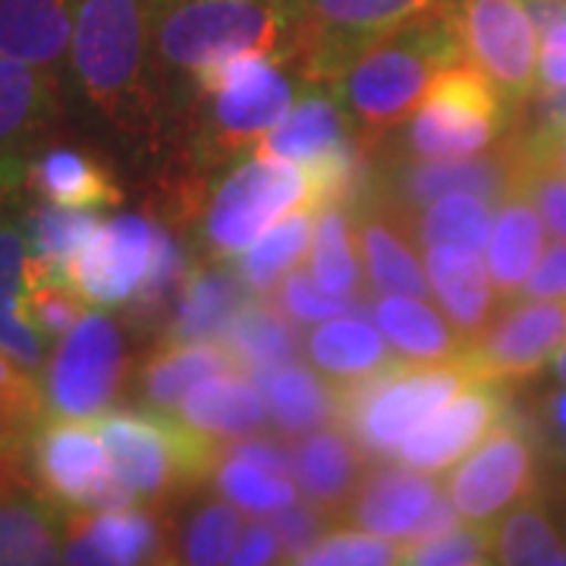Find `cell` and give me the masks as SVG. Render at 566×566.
Listing matches in <instances>:
<instances>
[{
    "label": "cell",
    "instance_id": "1",
    "mask_svg": "<svg viewBox=\"0 0 566 566\" xmlns=\"http://www.w3.org/2000/svg\"><path fill=\"white\" fill-rule=\"evenodd\" d=\"M463 61L444 10L356 51L327 82L365 148H378L424 102L434 76Z\"/></svg>",
    "mask_w": 566,
    "mask_h": 566
},
{
    "label": "cell",
    "instance_id": "2",
    "mask_svg": "<svg viewBox=\"0 0 566 566\" xmlns=\"http://www.w3.org/2000/svg\"><path fill=\"white\" fill-rule=\"evenodd\" d=\"M151 10L155 0H76V82L85 102L126 136H148L158 126L148 61Z\"/></svg>",
    "mask_w": 566,
    "mask_h": 566
},
{
    "label": "cell",
    "instance_id": "3",
    "mask_svg": "<svg viewBox=\"0 0 566 566\" xmlns=\"http://www.w3.org/2000/svg\"><path fill=\"white\" fill-rule=\"evenodd\" d=\"M290 0H155L151 51L161 70L199 73L240 54H290Z\"/></svg>",
    "mask_w": 566,
    "mask_h": 566
},
{
    "label": "cell",
    "instance_id": "4",
    "mask_svg": "<svg viewBox=\"0 0 566 566\" xmlns=\"http://www.w3.org/2000/svg\"><path fill=\"white\" fill-rule=\"evenodd\" d=\"M95 431L136 501L158 510L208 485L221 460L214 438L151 406L104 409Z\"/></svg>",
    "mask_w": 566,
    "mask_h": 566
},
{
    "label": "cell",
    "instance_id": "5",
    "mask_svg": "<svg viewBox=\"0 0 566 566\" xmlns=\"http://www.w3.org/2000/svg\"><path fill=\"white\" fill-rule=\"evenodd\" d=\"M469 381H475V375L463 356L434 365L394 359L363 381L340 387V422L368 460H390L406 438Z\"/></svg>",
    "mask_w": 566,
    "mask_h": 566
},
{
    "label": "cell",
    "instance_id": "6",
    "mask_svg": "<svg viewBox=\"0 0 566 566\" xmlns=\"http://www.w3.org/2000/svg\"><path fill=\"white\" fill-rule=\"evenodd\" d=\"M513 107L469 61L444 66L381 158H460L501 145Z\"/></svg>",
    "mask_w": 566,
    "mask_h": 566
},
{
    "label": "cell",
    "instance_id": "7",
    "mask_svg": "<svg viewBox=\"0 0 566 566\" xmlns=\"http://www.w3.org/2000/svg\"><path fill=\"white\" fill-rule=\"evenodd\" d=\"M290 54H240L196 73L199 95H211L208 148L218 158H233L255 145L293 107Z\"/></svg>",
    "mask_w": 566,
    "mask_h": 566
},
{
    "label": "cell",
    "instance_id": "8",
    "mask_svg": "<svg viewBox=\"0 0 566 566\" xmlns=\"http://www.w3.org/2000/svg\"><path fill=\"white\" fill-rule=\"evenodd\" d=\"M296 32L290 57L300 76L327 85L356 51L444 10L447 0H290Z\"/></svg>",
    "mask_w": 566,
    "mask_h": 566
},
{
    "label": "cell",
    "instance_id": "9",
    "mask_svg": "<svg viewBox=\"0 0 566 566\" xmlns=\"http://www.w3.org/2000/svg\"><path fill=\"white\" fill-rule=\"evenodd\" d=\"M447 497L463 523L491 526L542 491V460L526 416L516 409L463 460L450 465Z\"/></svg>",
    "mask_w": 566,
    "mask_h": 566
},
{
    "label": "cell",
    "instance_id": "10",
    "mask_svg": "<svg viewBox=\"0 0 566 566\" xmlns=\"http://www.w3.org/2000/svg\"><path fill=\"white\" fill-rule=\"evenodd\" d=\"M308 199V180L303 167L293 161L255 151L252 161L240 164L208 199L202 218L205 255L214 262H230L255 237L286 211L300 208Z\"/></svg>",
    "mask_w": 566,
    "mask_h": 566
},
{
    "label": "cell",
    "instance_id": "11",
    "mask_svg": "<svg viewBox=\"0 0 566 566\" xmlns=\"http://www.w3.org/2000/svg\"><path fill=\"white\" fill-rule=\"evenodd\" d=\"M447 22L469 61L520 111L535 95L538 29L526 0H447Z\"/></svg>",
    "mask_w": 566,
    "mask_h": 566
},
{
    "label": "cell",
    "instance_id": "12",
    "mask_svg": "<svg viewBox=\"0 0 566 566\" xmlns=\"http://www.w3.org/2000/svg\"><path fill=\"white\" fill-rule=\"evenodd\" d=\"M516 142L460 158H381V164H371V180L359 205L378 202L403 218L447 192H475L497 205L516 189Z\"/></svg>",
    "mask_w": 566,
    "mask_h": 566
},
{
    "label": "cell",
    "instance_id": "13",
    "mask_svg": "<svg viewBox=\"0 0 566 566\" xmlns=\"http://www.w3.org/2000/svg\"><path fill=\"white\" fill-rule=\"evenodd\" d=\"M129 378V359L117 324L102 312H85L63 334L44 371V400L57 419H95L117 400Z\"/></svg>",
    "mask_w": 566,
    "mask_h": 566
},
{
    "label": "cell",
    "instance_id": "14",
    "mask_svg": "<svg viewBox=\"0 0 566 566\" xmlns=\"http://www.w3.org/2000/svg\"><path fill=\"white\" fill-rule=\"evenodd\" d=\"M32 472L41 494L61 510H120L136 504V494L111 463L98 431L76 419L41 422L32 438Z\"/></svg>",
    "mask_w": 566,
    "mask_h": 566
},
{
    "label": "cell",
    "instance_id": "15",
    "mask_svg": "<svg viewBox=\"0 0 566 566\" xmlns=\"http://www.w3.org/2000/svg\"><path fill=\"white\" fill-rule=\"evenodd\" d=\"M566 344V300H513L465 344L463 363L475 378L520 381L542 371Z\"/></svg>",
    "mask_w": 566,
    "mask_h": 566
},
{
    "label": "cell",
    "instance_id": "16",
    "mask_svg": "<svg viewBox=\"0 0 566 566\" xmlns=\"http://www.w3.org/2000/svg\"><path fill=\"white\" fill-rule=\"evenodd\" d=\"M510 412H513V403H510L504 381L475 378L453 400H447L431 419H424L400 444L397 457L428 475L447 472L450 465L460 463L472 447L482 444Z\"/></svg>",
    "mask_w": 566,
    "mask_h": 566
},
{
    "label": "cell",
    "instance_id": "17",
    "mask_svg": "<svg viewBox=\"0 0 566 566\" xmlns=\"http://www.w3.org/2000/svg\"><path fill=\"white\" fill-rule=\"evenodd\" d=\"M174 542L164 510H80L63 523V564H170Z\"/></svg>",
    "mask_w": 566,
    "mask_h": 566
},
{
    "label": "cell",
    "instance_id": "18",
    "mask_svg": "<svg viewBox=\"0 0 566 566\" xmlns=\"http://www.w3.org/2000/svg\"><path fill=\"white\" fill-rule=\"evenodd\" d=\"M151 252L155 221L142 214H120L102 223L82 245L80 255L70 264V283L85 303L102 308L126 305L145 281Z\"/></svg>",
    "mask_w": 566,
    "mask_h": 566
},
{
    "label": "cell",
    "instance_id": "19",
    "mask_svg": "<svg viewBox=\"0 0 566 566\" xmlns=\"http://www.w3.org/2000/svg\"><path fill=\"white\" fill-rule=\"evenodd\" d=\"M57 117V88L41 66L0 57V186L25 180L29 151Z\"/></svg>",
    "mask_w": 566,
    "mask_h": 566
},
{
    "label": "cell",
    "instance_id": "20",
    "mask_svg": "<svg viewBox=\"0 0 566 566\" xmlns=\"http://www.w3.org/2000/svg\"><path fill=\"white\" fill-rule=\"evenodd\" d=\"M438 491L441 485L428 472L406 463L365 469L363 482L344 510V523L400 545L438 497Z\"/></svg>",
    "mask_w": 566,
    "mask_h": 566
},
{
    "label": "cell",
    "instance_id": "21",
    "mask_svg": "<svg viewBox=\"0 0 566 566\" xmlns=\"http://www.w3.org/2000/svg\"><path fill=\"white\" fill-rule=\"evenodd\" d=\"M353 230L359 240V262L365 264L371 293H403L428 300L431 286L403 214L378 202H363L353 208Z\"/></svg>",
    "mask_w": 566,
    "mask_h": 566
},
{
    "label": "cell",
    "instance_id": "22",
    "mask_svg": "<svg viewBox=\"0 0 566 566\" xmlns=\"http://www.w3.org/2000/svg\"><path fill=\"white\" fill-rule=\"evenodd\" d=\"M424 274L434 300L444 308L447 322L457 327L465 344H472L501 312V300L491 283L485 259L475 249L428 245Z\"/></svg>",
    "mask_w": 566,
    "mask_h": 566
},
{
    "label": "cell",
    "instance_id": "23",
    "mask_svg": "<svg viewBox=\"0 0 566 566\" xmlns=\"http://www.w3.org/2000/svg\"><path fill=\"white\" fill-rule=\"evenodd\" d=\"M290 453H293V479L300 482L305 497L327 506L344 523L346 504L368 469V457L356 444V438L346 428L324 424L308 434H300L296 444H290Z\"/></svg>",
    "mask_w": 566,
    "mask_h": 566
},
{
    "label": "cell",
    "instance_id": "24",
    "mask_svg": "<svg viewBox=\"0 0 566 566\" xmlns=\"http://www.w3.org/2000/svg\"><path fill=\"white\" fill-rule=\"evenodd\" d=\"M547 249V227L538 208L520 189H513L494 208V223L485 245V264L501 305L513 303L528 274Z\"/></svg>",
    "mask_w": 566,
    "mask_h": 566
},
{
    "label": "cell",
    "instance_id": "25",
    "mask_svg": "<svg viewBox=\"0 0 566 566\" xmlns=\"http://www.w3.org/2000/svg\"><path fill=\"white\" fill-rule=\"evenodd\" d=\"M264 394L274 428L286 438H300L315 428L340 422V387L303 363H283L252 375Z\"/></svg>",
    "mask_w": 566,
    "mask_h": 566
},
{
    "label": "cell",
    "instance_id": "26",
    "mask_svg": "<svg viewBox=\"0 0 566 566\" xmlns=\"http://www.w3.org/2000/svg\"><path fill=\"white\" fill-rule=\"evenodd\" d=\"M353 139H359V136L346 117V111L337 102V95L324 92L322 85V88L305 92L303 102L290 107V114L264 133L255 151L277 155L286 161H300V167H305V164L322 161L327 155L340 151Z\"/></svg>",
    "mask_w": 566,
    "mask_h": 566
},
{
    "label": "cell",
    "instance_id": "27",
    "mask_svg": "<svg viewBox=\"0 0 566 566\" xmlns=\"http://www.w3.org/2000/svg\"><path fill=\"white\" fill-rule=\"evenodd\" d=\"M25 182L44 202L66 208H114L123 202V189L114 174L88 151L70 145L48 148L32 158Z\"/></svg>",
    "mask_w": 566,
    "mask_h": 566
},
{
    "label": "cell",
    "instance_id": "28",
    "mask_svg": "<svg viewBox=\"0 0 566 566\" xmlns=\"http://www.w3.org/2000/svg\"><path fill=\"white\" fill-rule=\"evenodd\" d=\"M249 303L245 283L233 277L221 264L199 268L189 274L182 296L170 322L164 327V344H205L221 340L223 331L237 318V312Z\"/></svg>",
    "mask_w": 566,
    "mask_h": 566
},
{
    "label": "cell",
    "instance_id": "29",
    "mask_svg": "<svg viewBox=\"0 0 566 566\" xmlns=\"http://www.w3.org/2000/svg\"><path fill=\"white\" fill-rule=\"evenodd\" d=\"M371 315H375L378 331L385 334L390 349L406 363L434 365L463 356L465 340L457 334V327L444 322L419 296L385 293L378 303L371 305Z\"/></svg>",
    "mask_w": 566,
    "mask_h": 566
},
{
    "label": "cell",
    "instance_id": "30",
    "mask_svg": "<svg viewBox=\"0 0 566 566\" xmlns=\"http://www.w3.org/2000/svg\"><path fill=\"white\" fill-rule=\"evenodd\" d=\"M240 371L237 359L227 353V346L214 340L205 344H161L136 375V390H139L142 406L170 412L192 387L214 378V375H233Z\"/></svg>",
    "mask_w": 566,
    "mask_h": 566
},
{
    "label": "cell",
    "instance_id": "31",
    "mask_svg": "<svg viewBox=\"0 0 566 566\" xmlns=\"http://www.w3.org/2000/svg\"><path fill=\"white\" fill-rule=\"evenodd\" d=\"M177 419L208 438L255 434L268 422V403L259 385L233 375H214L192 387L177 406Z\"/></svg>",
    "mask_w": 566,
    "mask_h": 566
},
{
    "label": "cell",
    "instance_id": "32",
    "mask_svg": "<svg viewBox=\"0 0 566 566\" xmlns=\"http://www.w3.org/2000/svg\"><path fill=\"white\" fill-rule=\"evenodd\" d=\"M305 356L337 387L356 385L368 375L381 371L394 359H400L390 356L385 334L365 318H356L353 312L334 315L322 322V327H315L305 340Z\"/></svg>",
    "mask_w": 566,
    "mask_h": 566
},
{
    "label": "cell",
    "instance_id": "33",
    "mask_svg": "<svg viewBox=\"0 0 566 566\" xmlns=\"http://www.w3.org/2000/svg\"><path fill=\"white\" fill-rule=\"evenodd\" d=\"M76 0H0V54L54 66L73 39Z\"/></svg>",
    "mask_w": 566,
    "mask_h": 566
},
{
    "label": "cell",
    "instance_id": "34",
    "mask_svg": "<svg viewBox=\"0 0 566 566\" xmlns=\"http://www.w3.org/2000/svg\"><path fill=\"white\" fill-rule=\"evenodd\" d=\"M547 491L532 494L494 523V564L554 566L566 564V523Z\"/></svg>",
    "mask_w": 566,
    "mask_h": 566
},
{
    "label": "cell",
    "instance_id": "35",
    "mask_svg": "<svg viewBox=\"0 0 566 566\" xmlns=\"http://www.w3.org/2000/svg\"><path fill=\"white\" fill-rule=\"evenodd\" d=\"M61 506L41 491H22L0 501V566H39L63 560Z\"/></svg>",
    "mask_w": 566,
    "mask_h": 566
},
{
    "label": "cell",
    "instance_id": "36",
    "mask_svg": "<svg viewBox=\"0 0 566 566\" xmlns=\"http://www.w3.org/2000/svg\"><path fill=\"white\" fill-rule=\"evenodd\" d=\"M102 223L92 208H66V205H41L29 214V259H25V283L66 281L70 264L88 243V237Z\"/></svg>",
    "mask_w": 566,
    "mask_h": 566
},
{
    "label": "cell",
    "instance_id": "37",
    "mask_svg": "<svg viewBox=\"0 0 566 566\" xmlns=\"http://www.w3.org/2000/svg\"><path fill=\"white\" fill-rule=\"evenodd\" d=\"M25 259H29L25 237L17 227L0 223V349L29 375H39L44 368L48 340L20 312L22 290H25Z\"/></svg>",
    "mask_w": 566,
    "mask_h": 566
},
{
    "label": "cell",
    "instance_id": "38",
    "mask_svg": "<svg viewBox=\"0 0 566 566\" xmlns=\"http://www.w3.org/2000/svg\"><path fill=\"white\" fill-rule=\"evenodd\" d=\"M223 346L240 371L252 378L274 365L293 363L300 356V334L274 303H245L223 331Z\"/></svg>",
    "mask_w": 566,
    "mask_h": 566
},
{
    "label": "cell",
    "instance_id": "39",
    "mask_svg": "<svg viewBox=\"0 0 566 566\" xmlns=\"http://www.w3.org/2000/svg\"><path fill=\"white\" fill-rule=\"evenodd\" d=\"M312 233H315V208L308 205L303 211L300 208L286 211L274 221V227L259 233L255 243L240 259V281L245 283V290L259 296L271 293L296 264H303Z\"/></svg>",
    "mask_w": 566,
    "mask_h": 566
},
{
    "label": "cell",
    "instance_id": "40",
    "mask_svg": "<svg viewBox=\"0 0 566 566\" xmlns=\"http://www.w3.org/2000/svg\"><path fill=\"white\" fill-rule=\"evenodd\" d=\"M494 208L475 192H447L441 199L428 202L419 211H412L406 223L412 230V240L419 249L428 245H465L475 252H485Z\"/></svg>",
    "mask_w": 566,
    "mask_h": 566
},
{
    "label": "cell",
    "instance_id": "41",
    "mask_svg": "<svg viewBox=\"0 0 566 566\" xmlns=\"http://www.w3.org/2000/svg\"><path fill=\"white\" fill-rule=\"evenodd\" d=\"M353 208L327 205L318 211V223L312 233V281L331 296L365 300L363 264L353 245Z\"/></svg>",
    "mask_w": 566,
    "mask_h": 566
},
{
    "label": "cell",
    "instance_id": "42",
    "mask_svg": "<svg viewBox=\"0 0 566 566\" xmlns=\"http://www.w3.org/2000/svg\"><path fill=\"white\" fill-rule=\"evenodd\" d=\"M186 281H189V262H186L182 245L170 233V227L155 223L151 264L145 271V281L139 283L136 296L129 300V312H133V322L139 324V331L161 327L164 318L174 315Z\"/></svg>",
    "mask_w": 566,
    "mask_h": 566
},
{
    "label": "cell",
    "instance_id": "43",
    "mask_svg": "<svg viewBox=\"0 0 566 566\" xmlns=\"http://www.w3.org/2000/svg\"><path fill=\"white\" fill-rule=\"evenodd\" d=\"M211 488L223 501L237 504L245 513H255V516L274 513V510L296 501V485L286 475H277V472L240 460V457L218 460L214 472H211Z\"/></svg>",
    "mask_w": 566,
    "mask_h": 566
},
{
    "label": "cell",
    "instance_id": "44",
    "mask_svg": "<svg viewBox=\"0 0 566 566\" xmlns=\"http://www.w3.org/2000/svg\"><path fill=\"white\" fill-rule=\"evenodd\" d=\"M526 416L532 438L542 460V491H547L560 506H566V385L542 390Z\"/></svg>",
    "mask_w": 566,
    "mask_h": 566
},
{
    "label": "cell",
    "instance_id": "45",
    "mask_svg": "<svg viewBox=\"0 0 566 566\" xmlns=\"http://www.w3.org/2000/svg\"><path fill=\"white\" fill-rule=\"evenodd\" d=\"M48 400L35 375L0 353V447H29L44 422Z\"/></svg>",
    "mask_w": 566,
    "mask_h": 566
},
{
    "label": "cell",
    "instance_id": "46",
    "mask_svg": "<svg viewBox=\"0 0 566 566\" xmlns=\"http://www.w3.org/2000/svg\"><path fill=\"white\" fill-rule=\"evenodd\" d=\"M243 532V516L240 506L211 501L192 513L180 538V564H230V554L237 547V538Z\"/></svg>",
    "mask_w": 566,
    "mask_h": 566
},
{
    "label": "cell",
    "instance_id": "47",
    "mask_svg": "<svg viewBox=\"0 0 566 566\" xmlns=\"http://www.w3.org/2000/svg\"><path fill=\"white\" fill-rule=\"evenodd\" d=\"M538 29V80L535 95L557 102L566 95V0H526Z\"/></svg>",
    "mask_w": 566,
    "mask_h": 566
},
{
    "label": "cell",
    "instance_id": "48",
    "mask_svg": "<svg viewBox=\"0 0 566 566\" xmlns=\"http://www.w3.org/2000/svg\"><path fill=\"white\" fill-rule=\"evenodd\" d=\"M400 564L419 566H485L494 564V528L460 523L444 535L416 545H400Z\"/></svg>",
    "mask_w": 566,
    "mask_h": 566
},
{
    "label": "cell",
    "instance_id": "49",
    "mask_svg": "<svg viewBox=\"0 0 566 566\" xmlns=\"http://www.w3.org/2000/svg\"><path fill=\"white\" fill-rule=\"evenodd\" d=\"M303 566H387L400 564V545L365 528H334L305 554Z\"/></svg>",
    "mask_w": 566,
    "mask_h": 566
},
{
    "label": "cell",
    "instance_id": "50",
    "mask_svg": "<svg viewBox=\"0 0 566 566\" xmlns=\"http://www.w3.org/2000/svg\"><path fill=\"white\" fill-rule=\"evenodd\" d=\"M85 315V300L66 281L25 283L22 318L39 331L44 340H57Z\"/></svg>",
    "mask_w": 566,
    "mask_h": 566
},
{
    "label": "cell",
    "instance_id": "51",
    "mask_svg": "<svg viewBox=\"0 0 566 566\" xmlns=\"http://www.w3.org/2000/svg\"><path fill=\"white\" fill-rule=\"evenodd\" d=\"M520 145V142H516ZM516 189L538 208L547 233L554 240H566V174L547 164L528 158L520 145V167H516Z\"/></svg>",
    "mask_w": 566,
    "mask_h": 566
},
{
    "label": "cell",
    "instance_id": "52",
    "mask_svg": "<svg viewBox=\"0 0 566 566\" xmlns=\"http://www.w3.org/2000/svg\"><path fill=\"white\" fill-rule=\"evenodd\" d=\"M271 526L277 528V535H281L283 564H300L305 554L322 542L324 535H331L334 528L344 526V523L327 506L305 497L300 504L293 501V504L281 506Z\"/></svg>",
    "mask_w": 566,
    "mask_h": 566
},
{
    "label": "cell",
    "instance_id": "53",
    "mask_svg": "<svg viewBox=\"0 0 566 566\" xmlns=\"http://www.w3.org/2000/svg\"><path fill=\"white\" fill-rule=\"evenodd\" d=\"M277 308L290 322L296 324H322L334 315H349L359 312L363 300H344V296H331L324 293L318 283L312 281L305 271H290L277 283Z\"/></svg>",
    "mask_w": 566,
    "mask_h": 566
},
{
    "label": "cell",
    "instance_id": "54",
    "mask_svg": "<svg viewBox=\"0 0 566 566\" xmlns=\"http://www.w3.org/2000/svg\"><path fill=\"white\" fill-rule=\"evenodd\" d=\"M516 300H566V240L547 245Z\"/></svg>",
    "mask_w": 566,
    "mask_h": 566
},
{
    "label": "cell",
    "instance_id": "55",
    "mask_svg": "<svg viewBox=\"0 0 566 566\" xmlns=\"http://www.w3.org/2000/svg\"><path fill=\"white\" fill-rule=\"evenodd\" d=\"M230 564L237 566H264V564H283V547L277 528L264 520H252L243 526L237 547L230 554Z\"/></svg>",
    "mask_w": 566,
    "mask_h": 566
},
{
    "label": "cell",
    "instance_id": "56",
    "mask_svg": "<svg viewBox=\"0 0 566 566\" xmlns=\"http://www.w3.org/2000/svg\"><path fill=\"white\" fill-rule=\"evenodd\" d=\"M221 457H240V460H249V463L264 465L277 475H286L293 479V453L290 447L274 441V438H249V434H240L237 441H227V444H218Z\"/></svg>",
    "mask_w": 566,
    "mask_h": 566
},
{
    "label": "cell",
    "instance_id": "57",
    "mask_svg": "<svg viewBox=\"0 0 566 566\" xmlns=\"http://www.w3.org/2000/svg\"><path fill=\"white\" fill-rule=\"evenodd\" d=\"M523 151L535 161L566 174V123H542L520 139Z\"/></svg>",
    "mask_w": 566,
    "mask_h": 566
},
{
    "label": "cell",
    "instance_id": "58",
    "mask_svg": "<svg viewBox=\"0 0 566 566\" xmlns=\"http://www.w3.org/2000/svg\"><path fill=\"white\" fill-rule=\"evenodd\" d=\"M463 520H460V513L453 510L450 504V497H447V491L441 488L438 491V497L431 501V506L422 513V520L412 526V532L406 535L400 545H416V542H424V538H434V535H444L453 526H460Z\"/></svg>",
    "mask_w": 566,
    "mask_h": 566
},
{
    "label": "cell",
    "instance_id": "59",
    "mask_svg": "<svg viewBox=\"0 0 566 566\" xmlns=\"http://www.w3.org/2000/svg\"><path fill=\"white\" fill-rule=\"evenodd\" d=\"M551 381L554 385H566V344L554 353V359H551Z\"/></svg>",
    "mask_w": 566,
    "mask_h": 566
},
{
    "label": "cell",
    "instance_id": "60",
    "mask_svg": "<svg viewBox=\"0 0 566 566\" xmlns=\"http://www.w3.org/2000/svg\"><path fill=\"white\" fill-rule=\"evenodd\" d=\"M547 104V123H566V95L557 98V102H545Z\"/></svg>",
    "mask_w": 566,
    "mask_h": 566
},
{
    "label": "cell",
    "instance_id": "61",
    "mask_svg": "<svg viewBox=\"0 0 566 566\" xmlns=\"http://www.w3.org/2000/svg\"><path fill=\"white\" fill-rule=\"evenodd\" d=\"M0 196H3V189H0Z\"/></svg>",
    "mask_w": 566,
    "mask_h": 566
}]
</instances>
